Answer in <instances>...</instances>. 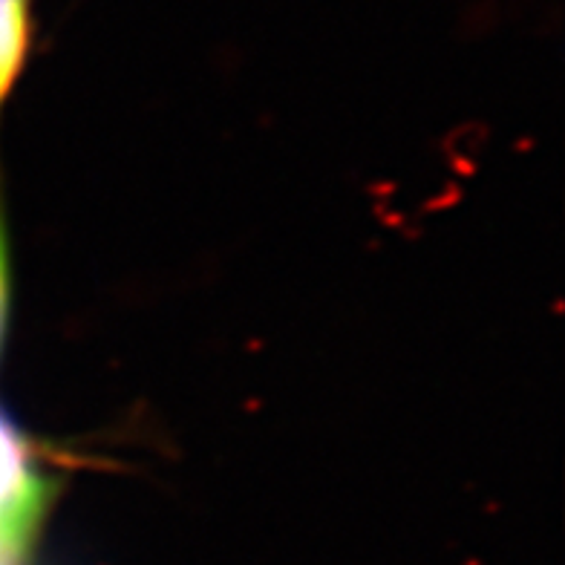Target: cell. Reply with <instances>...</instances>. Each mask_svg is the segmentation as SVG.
Masks as SVG:
<instances>
[{
    "mask_svg": "<svg viewBox=\"0 0 565 565\" xmlns=\"http://www.w3.org/2000/svg\"><path fill=\"white\" fill-rule=\"evenodd\" d=\"M55 482L35 447L0 416V565H23L41 531Z\"/></svg>",
    "mask_w": 565,
    "mask_h": 565,
    "instance_id": "obj_1",
    "label": "cell"
},
{
    "mask_svg": "<svg viewBox=\"0 0 565 565\" xmlns=\"http://www.w3.org/2000/svg\"><path fill=\"white\" fill-rule=\"evenodd\" d=\"M32 0H0V105L30 53Z\"/></svg>",
    "mask_w": 565,
    "mask_h": 565,
    "instance_id": "obj_2",
    "label": "cell"
},
{
    "mask_svg": "<svg viewBox=\"0 0 565 565\" xmlns=\"http://www.w3.org/2000/svg\"><path fill=\"white\" fill-rule=\"evenodd\" d=\"M9 237L7 223H3V211H0V350H3V335H7L9 320Z\"/></svg>",
    "mask_w": 565,
    "mask_h": 565,
    "instance_id": "obj_3",
    "label": "cell"
}]
</instances>
